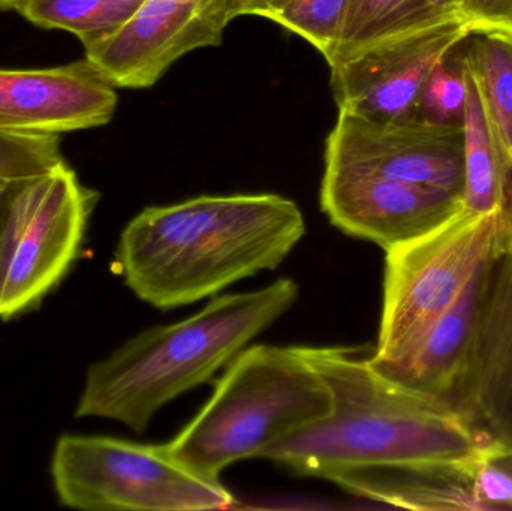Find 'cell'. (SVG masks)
I'll return each mask as SVG.
<instances>
[{
  "mask_svg": "<svg viewBox=\"0 0 512 511\" xmlns=\"http://www.w3.org/2000/svg\"><path fill=\"white\" fill-rule=\"evenodd\" d=\"M333 398L324 419L268 447L261 458L295 474L324 479L349 467L472 471L489 453L448 405L376 371L370 347H297Z\"/></svg>",
  "mask_w": 512,
  "mask_h": 511,
  "instance_id": "cell-1",
  "label": "cell"
},
{
  "mask_svg": "<svg viewBox=\"0 0 512 511\" xmlns=\"http://www.w3.org/2000/svg\"><path fill=\"white\" fill-rule=\"evenodd\" d=\"M304 234L303 213L289 198L203 195L138 213L116 258L138 299L170 311L277 269Z\"/></svg>",
  "mask_w": 512,
  "mask_h": 511,
  "instance_id": "cell-2",
  "label": "cell"
},
{
  "mask_svg": "<svg viewBox=\"0 0 512 511\" xmlns=\"http://www.w3.org/2000/svg\"><path fill=\"white\" fill-rule=\"evenodd\" d=\"M297 299L298 285L277 279L258 291L215 297L179 323L144 330L90 366L75 414L141 434L161 408L209 383Z\"/></svg>",
  "mask_w": 512,
  "mask_h": 511,
  "instance_id": "cell-3",
  "label": "cell"
},
{
  "mask_svg": "<svg viewBox=\"0 0 512 511\" xmlns=\"http://www.w3.org/2000/svg\"><path fill=\"white\" fill-rule=\"evenodd\" d=\"M331 408L327 383L297 347L254 345L228 365L212 398L168 449L186 467L219 479L225 468L261 458Z\"/></svg>",
  "mask_w": 512,
  "mask_h": 511,
  "instance_id": "cell-4",
  "label": "cell"
},
{
  "mask_svg": "<svg viewBox=\"0 0 512 511\" xmlns=\"http://www.w3.org/2000/svg\"><path fill=\"white\" fill-rule=\"evenodd\" d=\"M60 504L87 511L230 509L234 495L174 458L168 444L102 435H63L51 461Z\"/></svg>",
  "mask_w": 512,
  "mask_h": 511,
  "instance_id": "cell-5",
  "label": "cell"
},
{
  "mask_svg": "<svg viewBox=\"0 0 512 511\" xmlns=\"http://www.w3.org/2000/svg\"><path fill=\"white\" fill-rule=\"evenodd\" d=\"M507 207L492 213L460 209L429 233L387 251L384 303L375 360L405 350L462 294L507 236Z\"/></svg>",
  "mask_w": 512,
  "mask_h": 511,
  "instance_id": "cell-6",
  "label": "cell"
},
{
  "mask_svg": "<svg viewBox=\"0 0 512 511\" xmlns=\"http://www.w3.org/2000/svg\"><path fill=\"white\" fill-rule=\"evenodd\" d=\"M98 194L62 164L9 189L0 218V318L36 308L68 275Z\"/></svg>",
  "mask_w": 512,
  "mask_h": 511,
  "instance_id": "cell-7",
  "label": "cell"
},
{
  "mask_svg": "<svg viewBox=\"0 0 512 511\" xmlns=\"http://www.w3.org/2000/svg\"><path fill=\"white\" fill-rule=\"evenodd\" d=\"M475 32L457 15L376 42L330 66L337 108L372 122L417 119L418 96L427 78Z\"/></svg>",
  "mask_w": 512,
  "mask_h": 511,
  "instance_id": "cell-8",
  "label": "cell"
},
{
  "mask_svg": "<svg viewBox=\"0 0 512 511\" xmlns=\"http://www.w3.org/2000/svg\"><path fill=\"white\" fill-rule=\"evenodd\" d=\"M507 236L493 255L465 368L448 396L489 453L512 452V183Z\"/></svg>",
  "mask_w": 512,
  "mask_h": 511,
  "instance_id": "cell-9",
  "label": "cell"
},
{
  "mask_svg": "<svg viewBox=\"0 0 512 511\" xmlns=\"http://www.w3.org/2000/svg\"><path fill=\"white\" fill-rule=\"evenodd\" d=\"M228 0H141L110 35L84 45L86 59L123 89L152 87L180 57L221 44Z\"/></svg>",
  "mask_w": 512,
  "mask_h": 511,
  "instance_id": "cell-10",
  "label": "cell"
},
{
  "mask_svg": "<svg viewBox=\"0 0 512 511\" xmlns=\"http://www.w3.org/2000/svg\"><path fill=\"white\" fill-rule=\"evenodd\" d=\"M325 165L462 195V126L420 119L372 122L339 111L325 143Z\"/></svg>",
  "mask_w": 512,
  "mask_h": 511,
  "instance_id": "cell-11",
  "label": "cell"
},
{
  "mask_svg": "<svg viewBox=\"0 0 512 511\" xmlns=\"http://www.w3.org/2000/svg\"><path fill=\"white\" fill-rule=\"evenodd\" d=\"M321 207L334 227L387 252L444 224L463 204L447 189L325 165Z\"/></svg>",
  "mask_w": 512,
  "mask_h": 511,
  "instance_id": "cell-12",
  "label": "cell"
},
{
  "mask_svg": "<svg viewBox=\"0 0 512 511\" xmlns=\"http://www.w3.org/2000/svg\"><path fill=\"white\" fill-rule=\"evenodd\" d=\"M116 87L89 60L44 69H0V134L60 137L107 125Z\"/></svg>",
  "mask_w": 512,
  "mask_h": 511,
  "instance_id": "cell-13",
  "label": "cell"
},
{
  "mask_svg": "<svg viewBox=\"0 0 512 511\" xmlns=\"http://www.w3.org/2000/svg\"><path fill=\"white\" fill-rule=\"evenodd\" d=\"M492 258L493 255L484 261L453 305L439 314L405 350L387 360H375L370 354L373 368L388 380L447 405L477 335Z\"/></svg>",
  "mask_w": 512,
  "mask_h": 511,
  "instance_id": "cell-14",
  "label": "cell"
},
{
  "mask_svg": "<svg viewBox=\"0 0 512 511\" xmlns=\"http://www.w3.org/2000/svg\"><path fill=\"white\" fill-rule=\"evenodd\" d=\"M468 84L463 116V209L492 213L507 203L512 167L502 152L471 72L463 65Z\"/></svg>",
  "mask_w": 512,
  "mask_h": 511,
  "instance_id": "cell-15",
  "label": "cell"
},
{
  "mask_svg": "<svg viewBox=\"0 0 512 511\" xmlns=\"http://www.w3.org/2000/svg\"><path fill=\"white\" fill-rule=\"evenodd\" d=\"M463 44L460 60L477 84L493 131L512 167V32L480 30Z\"/></svg>",
  "mask_w": 512,
  "mask_h": 511,
  "instance_id": "cell-16",
  "label": "cell"
},
{
  "mask_svg": "<svg viewBox=\"0 0 512 511\" xmlns=\"http://www.w3.org/2000/svg\"><path fill=\"white\" fill-rule=\"evenodd\" d=\"M447 18L451 17L436 11L427 0H349L339 42L328 66L337 65L376 42Z\"/></svg>",
  "mask_w": 512,
  "mask_h": 511,
  "instance_id": "cell-17",
  "label": "cell"
},
{
  "mask_svg": "<svg viewBox=\"0 0 512 511\" xmlns=\"http://www.w3.org/2000/svg\"><path fill=\"white\" fill-rule=\"evenodd\" d=\"M140 3L141 0H20L15 11L44 29L74 33L87 45L119 29Z\"/></svg>",
  "mask_w": 512,
  "mask_h": 511,
  "instance_id": "cell-18",
  "label": "cell"
},
{
  "mask_svg": "<svg viewBox=\"0 0 512 511\" xmlns=\"http://www.w3.org/2000/svg\"><path fill=\"white\" fill-rule=\"evenodd\" d=\"M349 0H267L256 17L274 23L309 41L324 59L336 51Z\"/></svg>",
  "mask_w": 512,
  "mask_h": 511,
  "instance_id": "cell-19",
  "label": "cell"
},
{
  "mask_svg": "<svg viewBox=\"0 0 512 511\" xmlns=\"http://www.w3.org/2000/svg\"><path fill=\"white\" fill-rule=\"evenodd\" d=\"M448 59L439 63L424 83L415 117L433 125L462 126L468 84L459 59L456 66H451Z\"/></svg>",
  "mask_w": 512,
  "mask_h": 511,
  "instance_id": "cell-20",
  "label": "cell"
},
{
  "mask_svg": "<svg viewBox=\"0 0 512 511\" xmlns=\"http://www.w3.org/2000/svg\"><path fill=\"white\" fill-rule=\"evenodd\" d=\"M60 137L0 134V182L18 185L62 164Z\"/></svg>",
  "mask_w": 512,
  "mask_h": 511,
  "instance_id": "cell-21",
  "label": "cell"
},
{
  "mask_svg": "<svg viewBox=\"0 0 512 511\" xmlns=\"http://www.w3.org/2000/svg\"><path fill=\"white\" fill-rule=\"evenodd\" d=\"M460 14L477 32L489 29L512 32V0H463Z\"/></svg>",
  "mask_w": 512,
  "mask_h": 511,
  "instance_id": "cell-22",
  "label": "cell"
},
{
  "mask_svg": "<svg viewBox=\"0 0 512 511\" xmlns=\"http://www.w3.org/2000/svg\"><path fill=\"white\" fill-rule=\"evenodd\" d=\"M267 0H228V15L230 20L243 15H256Z\"/></svg>",
  "mask_w": 512,
  "mask_h": 511,
  "instance_id": "cell-23",
  "label": "cell"
},
{
  "mask_svg": "<svg viewBox=\"0 0 512 511\" xmlns=\"http://www.w3.org/2000/svg\"><path fill=\"white\" fill-rule=\"evenodd\" d=\"M430 6L436 9V11L441 12L442 15H447V17H456V15L460 14L462 11V2L463 0H427Z\"/></svg>",
  "mask_w": 512,
  "mask_h": 511,
  "instance_id": "cell-24",
  "label": "cell"
},
{
  "mask_svg": "<svg viewBox=\"0 0 512 511\" xmlns=\"http://www.w3.org/2000/svg\"><path fill=\"white\" fill-rule=\"evenodd\" d=\"M487 455L512 474V452L487 453Z\"/></svg>",
  "mask_w": 512,
  "mask_h": 511,
  "instance_id": "cell-25",
  "label": "cell"
},
{
  "mask_svg": "<svg viewBox=\"0 0 512 511\" xmlns=\"http://www.w3.org/2000/svg\"><path fill=\"white\" fill-rule=\"evenodd\" d=\"M20 0H0V11H9V9L17 8Z\"/></svg>",
  "mask_w": 512,
  "mask_h": 511,
  "instance_id": "cell-26",
  "label": "cell"
},
{
  "mask_svg": "<svg viewBox=\"0 0 512 511\" xmlns=\"http://www.w3.org/2000/svg\"><path fill=\"white\" fill-rule=\"evenodd\" d=\"M12 188V185H8V183L0 182V203H2L3 198L8 194L9 189Z\"/></svg>",
  "mask_w": 512,
  "mask_h": 511,
  "instance_id": "cell-27",
  "label": "cell"
},
{
  "mask_svg": "<svg viewBox=\"0 0 512 511\" xmlns=\"http://www.w3.org/2000/svg\"><path fill=\"white\" fill-rule=\"evenodd\" d=\"M3 203H5V198H3L2 203H0V218H2Z\"/></svg>",
  "mask_w": 512,
  "mask_h": 511,
  "instance_id": "cell-28",
  "label": "cell"
}]
</instances>
